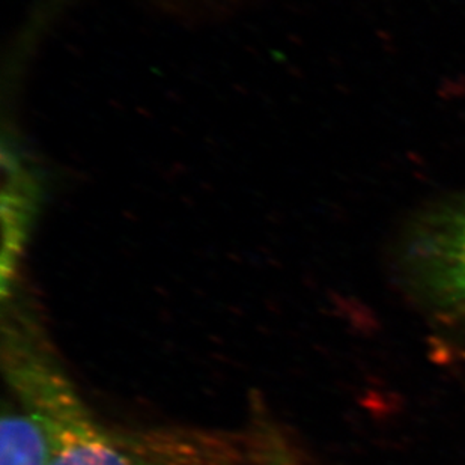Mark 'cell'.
<instances>
[{"instance_id":"obj_2","label":"cell","mask_w":465,"mask_h":465,"mask_svg":"<svg viewBox=\"0 0 465 465\" xmlns=\"http://www.w3.org/2000/svg\"><path fill=\"white\" fill-rule=\"evenodd\" d=\"M426 290L449 308L465 309V201L430 217L413 249Z\"/></svg>"},{"instance_id":"obj_1","label":"cell","mask_w":465,"mask_h":465,"mask_svg":"<svg viewBox=\"0 0 465 465\" xmlns=\"http://www.w3.org/2000/svg\"><path fill=\"white\" fill-rule=\"evenodd\" d=\"M4 315L5 378L14 400L45 428L47 465H167L98 420L25 312Z\"/></svg>"},{"instance_id":"obj_4","label":"cell","mask_w":465,"mask_h":465,"mask_svg":"<svg viewBox=\"0 0 465 465\" xmlns=\"http://www.w3.org/2000/svg\"><path fill=\"white\" fill-rule=\"evenodd\" d=\"M259 455L267 465H303L288 448L285 440L274 428L262 423L258 435Z\"/></svg>"},{"instance_id":"obj_3","label":"cell","mask_w":465,"mask_h":465,"mask_svg":"<svg viewBox=\"0 0 465 465\" xmlns=\"http://www.w3.org/2000/svg\"><path fill=\"white\" fill-rule=\"evenodd\" d=\"M50 443L45 428L23 405L5 402L0 428V465H47Z\"/></svg>"}]
</instances>
